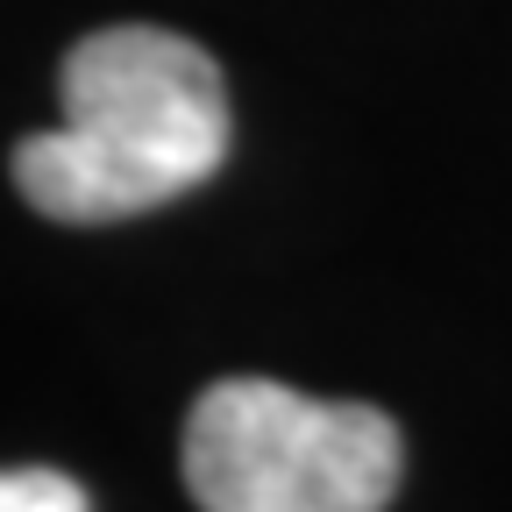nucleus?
I'll return each instance as SVG.
<instances>
[{"label":"nucleus","instance_id":"f257e3e1","mask_svg":"<svg viewBox=\"0 0 512 512\" xmlns=\"http://www.w3.org/2000/svg\"><path fill=\"white\" fill-rule=\"evenodd\" d=\"M64 128L15 143V185L43 221L107 228L136 221L228 164V79L221 64L150 22H114L64 50Z\"/></svg>","mask_w":512,"mask_h":512},{"label":"nucleus","instance_id":"f03ea898","mask_svg":"<svg viewBox=\"0 0 512 512\" xmlns=\"http://www.w3.org/2000/svg\"><path fill=\"white\" fill-rule=\"evenodd\" d=\"M399 470L392 413L271 377H221L185 420V491L200 512H384Z\"/></svg>","mask_w":512,"mask_h":512},{"label":"nucleus","instance_id":"7ed1b4c3","mask_svg":"<svg viewBox=\"0 0 512 512\" xmlns=\"http://www.w3.org/2000/svg\"><path fill=\"white\" fill-rule=\"evenodd\" d=\"M0 512H93V498L64 470H0Z\"/></svg>","mask_w":512,"mask_h":512}]
</instances>
